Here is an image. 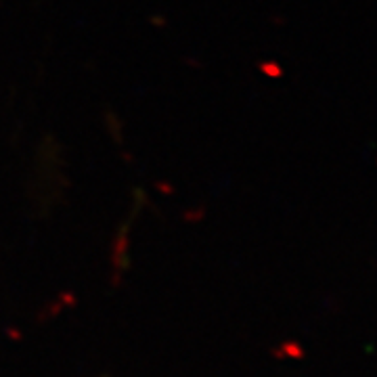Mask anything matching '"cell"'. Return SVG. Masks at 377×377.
Here are the masks:
<instances>
[{"label":"cell","mask_w":377,"mask_h":377,"mask_svg":"<svg viewBox=\"0 0 377 377\" xmlns=\"http://www.w3.org/2000/svg\"><path fill=\"white\" fill-rule=\"evenodd\" d=\"M287 350H289V354H293V356H302V352H300V348L297 346H287Z\"/></svg>","instance_id":"obj_1"}]
</instances>
